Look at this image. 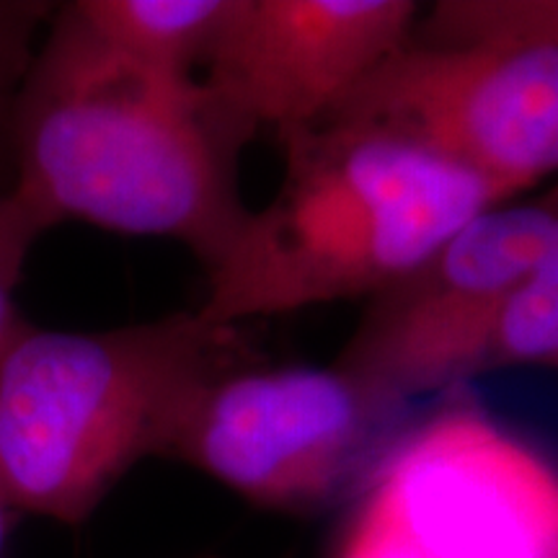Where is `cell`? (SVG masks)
Segmentation results:
<instances>
[{"instance_id": "7c38bea8", "label": "cell", "mask_w": 558, "mask_h": 558, "mask_svg": "<svg viewBox=\"0 0 558 558\" xmlns=\"http://www.w3.org/2000/svg\"><path fill=\"white\" fill-rule=\"evenodd\" d=\"M16 518V512L0 499V558L5 556V543H9V533H11V522Z\"/></svg>"}, {"instance_id": "3957f363", "label": "cell", "mask_w": 558, "mask_h": 558, "mask_svg": "<svg viewBox=\"0 0 558 558\" xmlns=\"http://www.w3.org/2000/svg\"><path fill=\"white\" fill-rule=\"evenodd\" d=\"M246 360L235 329L181 311L109 331L21 324L0 357V499L81 525L215 373Z\"/></svg>"}, {"instance_id": "8992f818", "label": "cell", "mask_w": 558, "mask_h": 558, "mask_svg": "<svg viewBox=\"0 0 558 558\" xmlns=\"http://www.w3.org/2000/svg\"><path fill=\"white\" fill-rule=\"evenodd\" d=\"M411 422L409 403L339 362L267 367L246 357L197 390L163 458L256 507L316 512L352 499Z\"/></svg>"}, {"instance_id": "ba28073f", "label": "cell", "mask_w": 558, "mask_h": 558, "mask_svg": "<svg viewBox=\"0 0 558 558\" xmlns=\"http://www.w3.org/2000/svg\"><path fill=\"white\" fill-rule=\"evenodd\" d=\"M418 19L411 0H233L202 81L279 137L318 128Z\"/></svg>"}, {"instance_id": "277c9868", "label": "cell", "mask_w": 558, "mask_h": 558, "mask_svg": "<svg viewBox=\"0 0 558 558\" xmlns=\"http://www.w3.org/2000/svg\"><path fill=\"white\" fill-rule=\"evenodd\" d=\"M326 122L393 132L518 199L558 173V0L437 3Z\"/></svg>"}, {"instance_id": "9c48e42d", "label": "cell", "mask_w": 558, "mask_h": 558, "mask_svg": "<svg viewBox=\"0 0 558 558\" xmlns=\"http://www.w3.org/2000/svg\"><path fill=\"white\" fill-rule=\"evenodd\" d=\"M73 9L90 32L137 65L199 78L233 0H78Z\"/></svg>"}, {"instance_id": "5b68a950", "label": "cell", "mask_w": 558, "mask_h": 558, "mask_svg": "<svg viewBox=\"0 0 558 558\" xmlns=\"http://www.w3.org/2000/svg\"><path fill=\"white\" fill-rule=\"evenodd\" d=\"M331 558H558V469L452 390L352 494Z\"/></svg>"}, {"instance_id": "6da1fadb", "label": "cell", "mask_w": 558, "mask_h": 558, "mask_svg": "<svg viewBox=\"0 0 558 558\" xmlns=\"http://www.w3.org/2000/svg\"><path fill=\"white\" fill-rule=\"evenodd\" d=\"M254 135L202 78L137 65L54 5L13 111L11 194L47 230L169 239L209 271L248 220L239 160Z\"/></svg>"}, {"instance_id": "8fae6325", "label": "cell", "mask_w": 558, "mask_h": 558, "mask_svg": "<svg viewBox=\"0 0 558 558\" xmlns=\"http://www.w3.org/2000/svg\"><path fill=\"white\" fill-rule=\"evenodd\" d=\"M45 226L16 194H0V357L24 320L16 313V290L26 256Z\"/></svg>"}, {"instance_id": "7a4b0ae2", "label": "cell", "mask_w": 558, "mask_h": 558, "mask_svg": "<svg viewBox=\"0 0 558 558\" xmlns=\"http://www.w3.org/2000/svg\"><path fill=\"white\" fill-rule=\"evenodd\" d=\"M279 143L282 184L251 209L194 308L220 329L378 298L465 222L509 202L452 160L373 124L324 122Z\"/></svg>"}, {"instance_id": "52a82bcc", "label": "cell", "mask_w": 558, "mask_h": 558, "mask_svg": "<svg viewBox=\"0 0 558 558\" xmlns=\"http://www.w3.org/2000/svg\"><path fill=\"white\" fill-rule=\"evenodd\" d=\"M558 235V190L505 202L369 300L337 362L396 401L452 393L481 378L501 303L538 267Z\"/></svg>"}, {"instance_id": "30bf717a", "label": "cell", "mask_w": 558, "mask_h": 558, "mask_svg": "<svg viewBox=\"0 0 558 558\" xmlns=\"http://www.w3.org/2000/svg\"><path fill=\"white\" fill-rule=\"evenodd\" d=\"M52 11L39 0H0V194L13 184V111Z\"/></svg>"}]
</instances>
